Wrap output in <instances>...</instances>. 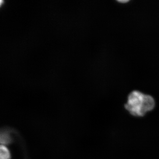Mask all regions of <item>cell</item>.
<instances>
[{
  "label": "cell",
  "instance_id": "cell-1",
  "mask_svg": "<svg viewBox=\"0 0 159 159\" xmlns=\"http://www.w3.org/2000/svg\"><path fill=\"white\" fill-rule=\"evenodd\" d=\"M155 106V100L151 96L135 90L128 95L125 108L131 116L142 117L153 110Z\"/></svg>",
  "mask_w": 159,
  "mask_h": 159
},
{
  "label": "cell",
  "instance_id": "cell-2",
  "mask_svg": "<svg viewBox=\"0 0 159 159\" xmlns=\"http://www.w3.org/2000/svg\"><path fill=\"white\" fill-rule=\"evenodd\" d=\"M0 152V159H10V152L8 148L5 145H1Z\"/></svg>",
  "mask_w": 159,
  "mask_h": 159
},
{
  "label": "cell",
  "instance_id": "cell-3",
  "mask_svg": "<svg viewBox=\"0 0 159 159\" xmlns=\"http://www.w3.org/2000/svg\"><path fill=\"white\" fill-rule=\"evenodd\" d=\"M118 2H120V3H126V2H129V1H118Z\"/></svg>",
  "mask_w": 159,
  "mask_h": 159
}]
</instances>
